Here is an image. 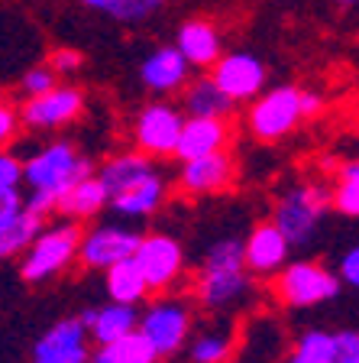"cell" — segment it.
I'll list each match as a JSON object with an SVG mask.
<instances>
[{
  "instance_id": "cell-1",
  "label": "cell",
  "mask_w": 359,
  "mask_h": 363,
  "mask_svg": "<svg viewBox=\"0 0 359 363\" xmlns=\"http://www.w3.org/2000/svg\"><path fill=\"white\" fill-rule=\"evenodd\" d=\"M94 175L91 159L68 140L36 146L23 156V185H26V208L33 214H59V201L75 189L81 179Z\"/></svg>"
},
{
  "instance_id": "cell-2",
  "label": "cell",
  "mask_w": 359,
  "mask_h": 363,
  "mask_svg": "<svg viewBox=\"0 0 359 363\" xmlns=\"http://www.w3.org/2000/svg\"><path fill=\"white\" fill-rule=\"evenodd\" d=\"M253 272L246 269L243 243L224 237L210 243L198 272L191 276V298L207 315H233L253 298Z\"/></svg>"
},
{
  "instance_id": "cell-3",
  "label": "cell",
  "mask_w": 359,
  "mask_h": 363,
  "mask_svg": "<svg viewBox=\"0 0 359 363\" xmlns=\"http://www.w3.org/2000/svg\"><path fill=\"white\" fill-rule=\"evenodd\" d=\"M195 311L198 302L178 292H162L152 295L146 308L139 311V331L149 337V344L159 350L162 360L181 354L188 347V340L195 334Z\"/></svg>"
},
{
  "instance_id": "cell-4",
  "label": "cell",
  "mask_w": 359,
  "mask_h": 363,
  "mask_svg": "<svg viewBox=\"0 0 359 363\" xmlns=\"http://www.w3.org/2000/svg\"><path fill=\"white\" fill-rule=\"evenodd\" d=\"M84 227L78 220H62V224L42 227V234L30 243V250L20 259V276L26 282H49L59 272H65L72 263H78Z\"/></svg>"
},
{
  "instance_id": "cell-5",
  "label": "cell",
  "mask_w": 359,
  "mask_h": 363,
  "mask_svg": "<svg viewBox=\"0 0 359 363\" xmlns=\"http://www.w3.org/2000/svg\"><path fill=\"white\" fill-rule=\"evenodd\" d=\"M304 117V91L295 84L266 88L253 104L246 107V130L259 143H278L292 136Z\"/></svg>"
},
{
  "instance_id": "cell-6",
  "label": "cell",
  "mask_w": 359,
  "mask_h": 363,
  "mask_svg": "<svg viewBox=\"0 0 359 363\" xmlns=\"http://www.w3.org/2000/svg\"><path fill=\"white\" fill-rule=\"evenodd\" d=\"M330 204H334V198H330V191L324 185L301 182V185H292L282 195H275L272 220L282 227V234L292 240V247H298V243H307L314 237L324 214L330 211Z\"/></svg>"
},
{
  "instance_id": "cell-7",
  "label": "cell",
  "mask_w": 359,
  "mask_h": 363,
  "mask_svg": "<svg viewBox=\"0 0 359 363\" xmlns=\"http://www.w3.org/2000/svg\"><path fill=\"white\" fill-rule=\"evenodd\" d=\"M340 286L343 279L317 259H295L272 279V298L282 302L285 308H314L337 298Z\"/></svg>"
},
{
  "instance_id": "cell-8",
  "label": "cell",
  "mask_w": 359,
  "mask_h": 363,
  "mask_svg": "<svg viewBox=\"0 0 359 363\" xmlns=\"http://www.w3.org/2000/svg\"><path fill=\"white\" fill-rule=\"evenodd\" d=\"M188 113L181 111V104L172 101H149L146 107H139L133 121V150L146 152L149 159H172L178 152V140L185 130Z\"/></svg>"
},
{
  "instance_id": "cell-9",
  "label": "cell",
  "mask_w": 359,
  "mask_h": 363,
  "mask_svg": "<svg viewBox=\"0 0 359 363\" xmlns=\"http://www.w3.org/2000/svg\"><path fill=\"white\" fill-rule=\"evenodd\" d=\"M142 243V230L130 224H98L88 227L81 237V250H78V263L84 269H110V266L123 263V259L136 257V250Z\"/></svg>"
},
{
  "instance_id": "cell-10",
  "label": "cell",
  "mask_w": 359,
  "mask_h": 363,
  "mask_svg": "<svg viewBox=\"0 0 359 363\" xmlns=\"http://www.w3.org/2000/svg\"><path fill=\"white\" fill-rule=\"evenodd\" d=\"M84 113V91L75 88V84H55L52 91H45L39 98H23L20 104V121L26 130H36V133H45V130H59L75 123Z\"/></svg>"
},
{
  "instance_id": "cell-11",
  "label": "cell",
  "mask_w": 359,
  "mask_h": 363,
  "mask_svg": "<svg viewBox=\"0 0 359 363\" xmlns=\"http://www.w3.org/2000/svg\"><path fill=\"white\" fill-rule=\"evenodd\" d=\"M136 259L146 272L152 295L175 292L178 282L185 279V250L172 234H142Z\"/></svg>"
},
{
  "instance_id": "cell-12",
  "label": "cell",
  "mask_w": 359,
  "mask_h": 363,
  "mask_svg": "<svg viewBox=\"0 0 359 363\" xmlns=\"http://www.w3.org/2000/svg\"><path fill=\"white\" fill-rule=\"evenodd\" d=\"M210 78H214L237 104H253L262 91H266L269 68H266V62L256 52H249V49H233V52H224L217 59V65L210 68Z\"/></svg>"
},
{
  "instance_id": "cell-13",
  "label": "cell",
  "mask_w": 359,
  "mask_h": 363,
  "mask_svg": "<svg viewBox=\"0 0 359 363\" xmlns=\"http://www.w3.org/2000/svg\"><path fill=\"white\" fill-rule=\"evenodd\" d=\"M91 331L84 318L55 321L33 347V363H91Z\"/></svg>"
},
{
  "instance_id": "cell-14",
  "label": "cell",
  "mask_w": 359,
  "mask_h": 363,
  "mask_svg": "<svg viewBox=\"0 0 359 363\" xmlns=\"http://www.w3.org/2000/svg\"><path fill=\"white\" fill-rule=\"evenodd\" d=\"M243 253H246V269L256 279H275L285 266L292 263V240L282 234V227L275 220H259L243 240Z\"/></svg>"
},
{
  "instance_id": "cell-15",
  "label": "cell",
  "mask_w": 359,
  "mask_h": 363,
  "mask_svg": "<svg viewBox=\"0 0 359 363\" xmlns=\"http://www.w3.org/2000/svg\"><path fill=\"white\" fill-rule=\"evenodd\" d=\"M237 179V159L230 150L214 152L204 159H188L178 169V191L185 198H210L227 191Z\"/></svg>"
},
{
  "instance_id": "cell-16",
  "label": "cell",
  "mask_w": 359,
  "mask_h": 363,
  "mask_svg": "<svg viewBox=\"0 0 359 363\" xmlns=\"http://www.w3.org/2000/svg\"><path fill=\"white\" fill-rule=\"evenodd\" d=\"M191 82V62L181 55L178 45H159L139 65V84L156 98L181 94Z\"/></svg>"
},
{
  "instance_id": "cell-17",
  "label": "cell",
  "mask_w": 359,
  "mask_h": 363,
  "mask_svg": "<svg viewBox=\"0 0 359 363\" xmlns=\"http://www.w3.org/2000/svg\"><path fill=\"white\" fill-rule=\"evenodd\" d=\"M239 347L237 325L230 315H207L201 328H195L188 340V363H230Z\"/></svg>"
},
{
  "instance_id": "cell-18",
  "label": "cell",
  "mask_w": 359,
  "mask_h": 363,
  "mask_svg": "<svg viewBox=\"0 0 359 363\" xmlns=\"http://www.w3.org/2000/svg\"><path fill=\"white\" fill-rule=\"evenodd\" d=\"M230 140H233L230 121H220V117H188L175 159L188 162V159L214 156V152L230 150Z\"/></svg>"
},
{
  "instance_id": "cell-19",
  "label": "cell",
  "mask_w": 359,
  "mask_h": 363,
  "mask_svg": "<svg viewBox=\"0 0 359 363\" xmlns=\"http://www.w3.org/2000/svg\"><path fill=\"white\" fill-rule=\"evenodd\" d=\"M169 179L162 172H152L146 175L142 182L130 185L127 191H120V195L110 198V211L123 220H146L152 214L162 211V204L169 201Z\"/></svg>"
},
{
  "instance_id": "cell-20",
  "label": "cell",
  "mask_w": 359,
  "mask_h": 363,
  "mask_svg": "<svg viewBox=\"0 0 359 363\" xmlns=\"http://www.w3.org/2000/svg\"><path fill=\"white\" fill-rule=\"evenodd\" d=\"M175 45L181 49V55H185L188 62H191V68H214L217 65V59L224 55V39H220V30L214 26L210 20H204V16H191V20H185L178 26V33H175Z\"/></svg>"
},
{
  "instance_id": "cell-21",
  "label": "cell",
  "mask_w": 359,
  "mask_h": 363,
  "mask_svg": "<svg viewBox=\"0 0 359 363\" xmlns=\"http://www.w3.org/2000/svg\"><path fill=\"white\" fill-rule=\"evenodd\" d=\"M181 111L188 117H220V121H230L233 111H237V101L207 72L201 78H191L188 88L181 91Z\"/></svg>"
},
{
  "instance_id": "cell-22",
  "label": "cell",
  "mask_w": 359,
  "mask_h": 363,
  "mask_svg": "<svg viewBox=\"0 0 359 363\" xmlns=\"http://www.w3.org/2000/svg\"><path fill=\"white\" fill-rule=\"evenodd\" d=\"M159 172L156 159H149L146 152L139 150H123V152H113L110 159H104L98 169L101 182L107 185V191L113 195H120V191H127L130 185H136V182H142L146 175Z\"/></svg>"
},
{
  "instance_id": "cell-23",
  "label": "cell",
  "mask_w": 359,
  "mask_h": 363,
  "mask_svg": "<svg viewBox=\"0 0 359 363\" xmlns=\"http://www.w3.org/2000/svg\"><path fill=\"white\" fill-rule=\"evenodd\" d=\"M81 318L94 344H110V340L127 337V334H133L139 328V308L120 302H107L104 308H88Z\"/></svg>"
},
{
  "instance_id": "cell-24",
  "label": "cell",
  "mask_w": 359,
  "mask_h": 363,
  "mask_svg": "<svg viewBox=\"0 0 359 363\" xmlns=\"http://www.w3.org/2000/svg\"><path fill=\"white\" fill-rule=\"evenodd\" d=\"M110 208V191H107V185L101 182V175H88V179H81L75 185V189L68 191L65 198L59 201V214L68 220H91L98 218L101 211H107Z\"/></svg>"
},
{
  "instance_id": "cell-25",
  "label": "cell",
  "mask_w": 359,
  "mask_h": 363,
  "mask_svg": "<svg viewBox=\"0 0 359 363\" xmlns=\"http://www.w3.org/2000/svg\"><path fill=\"white\" fill-rule=\"evenodd\" d=\"M104 286H107V298L120 305H142L146 298H152V289L146 282V272H142L136 257L110 266L104 272Z\"/></svg>"
},
{
  "instance_id": "cell-26",
  "label": "cell",
  "mask_w": 359,
  "mask_h": 363,
  "mask_svg": "<svg viewBox=\"0 0 359 363\" xmlns=\"http://www.w3.org/2000/svg\"><path fill=\"white\" fill-rule=\"evenodd\" d=\"M159 350L149 344V337L136 328L133 334L120 340H110V344H98L94 354H91V363H159Z\"/></svg>"
},
{
  "instance_id": "cell-27",
  "label": "cell",
  "mask_w": 359,
  "mask_h": 363,
  "mask_svg": "<svg viewBox=\"0 0 359 363\" xmlns=\"http://www.w3.org/2000/svg\"><path fill=\"white\" fill-rule=\"evenodd\" d=\"M169 0H81V7H88L91 13L107 16L113 23H123V26H136V23H146L165 7Z\"/></svg>"
},
{
  "instance_id": "cell-28",
  "label": "cell",
  "mask_w": 359,
  "mask_h": 363,
  "mask_svg": "<svg viewBox=\"0 0 359 363\" xmlns=\"http://www.w3.org/2000/svg\"><path fill=\"white\" fill-rule=\"evenodd\" d=\"M42 227H45V218L42 214H33L30 208H26V214H23L16 224L0 227V263H4V259H13V257H23V253L30 250V243L42 234Z\"/></svg>"
},
{
  "instance_id": "cell-29",
  "label": "cell",
  "mask_w": 359,
  "mask_h": 363,
  "mask_svg": "<svg viewBox=\"0 0 359 363\" xmlns=\"http://www.w3.org/2000/svg\"><path fill=\"white\" fill-rule=\"evenodd\" d=\"M282 363H334V331L324 328L301 331Z\"/></svg>"
},
{
  "instance_id": "cell-30",
  "label": "cell",
  "mask_w": 359,
  "mask_h": 363,
  "mask_svg": "<svg viewBox=\"0 0 359 363\" xmlns=\"http://www.w3.org/2000/svg\"><path fill=\"white\" fill-rule=\"evenodd\" d=\"M330 198H334V208L343 218H359V159H350L340 166Z\"/></svg>"
},
{
  "instance_id": "cell-31",
  "label": "cell",
  "mask_w": 359,
  "mask_h": 363,
  "mask_svg": "<svg viewBox=\"0 0 359 363\" xmlns=\"http://www.w3.org/2000/svg\"><path fill=\"white\" fill-rule=\"evenodd\" d=\"M59 82V72H55L49 62H39V65H30L26 72L20 75V91L23 98H39V94H45V91H52Z\"/></svg>"
},
{
  "instance_id": "cell-32",
  "label": "cell",
  "mask_w": 359,
  "mask_h": 363,
  "mask_svg": "<svg viewBox=\"0 0 359 363\" xmlns=\"http://www.w3.org/2000/svg\"><path fill=\"white\" fill-rule=\"evenodd\" d=\"M20 107L13 101L0 98V150H10L16 143V133H20Z\"/></svg>"
},
{
  "instance_id": "cell-33",
  "label": "cell",
  "mask_w": 359,
  "mask_h": 363,
  "mask_svg": "<svg viewBox=\"0 0 359 363\" xmlns=\"http://www.w3.org/2000/svg\"><path fill=\"white\" fill-rule=\"evenodd\" d=\"M26 214V191L0 189V227H10Z\"/></svg>"
},
{
  "instance_id": "cell-34",
  "label": "cell",
  "mask_w": 359,
  "mask_h": 363,
  "mask_svg": "<svg viewBox=\"0 0 359 363\" xmlns=\"http://www.w3.org/2000/svg\"><path fill=\"white\" fill-rule=\"evenodd\" d=\"M334 363H359V331L356 328L334 331Z\"/></svg>"
},
{
  "instance_id": "cell-35",
  "label": "cell",
  "mask_w": 359,
  "mask_h": 363,
  "mask_svg": "<svg viewBox=\"0 0 359 363\" xmlns=\"http://www.w3.org/2000/svg\"><path fill=\"white\" fill-rule=\"evenodd\" d=\"M23 185V156L13 150H0V189H20Z\"/></svg>"
},
{
  "instance_id": "cell-36",
  "label": "cell",
  "mask_w": 359,
  "mask_h": 363,
  "mask_svg": "<svg viewBox=\"0 0 359 363\" xmlns=\"http://www.w3.org/2000/svg\"><path fill=\"white\" fill-rule=\"evenodd\" d=\"M49 65L59 72V78H72L78 72V68L84 65V55L78 52V49H68V45H59V49H52V55H49Z\"/></svg>"
},
{
  "instance_id": "cell-37",
  "label": "cell",
  "mask_w": 359,
  "mask_h": 363,
  "mask_svg": "<svg viewBox=\"0 0 359 363\" xmlns=\"http://www.w3.org/2000/svg\"><path fill=\"white\" fill-rule=\"evenodd\" d=\"M337 276L343 279V286H350V289H356L359 292V243H353L343 257H340Z\"/></svg>"
},
{
  "instance_id": "cell-38",
  "label": "cell",
  "mask_w": 359,
  "mask_h": 363,
  "mask_svg": "<svg viewBox=\"0 0 359 363\" xmlns=\"http://www.w3.org/2000/svg\"><path fill=\"white\" fill-rule=\"evenodd\" d=\"M324 111V98L317 94V91H311V88H304V117L311 121V117H317V113Z\"/></svg>"
},
{
  "instance_id": "cell-39",
  "label": "cell",
  "mask_w": 359,
  "mask_h": 363,
  "mask_svg": "<svg viewBox=\"0 0 359 363\" xmlns=\"http://www.w3.org/2000/svg\"><path fill=\"white\" fill-rule=\"evenodd\" d=\"M343 7H359V0H340Z\"/></svg>"
}]
</instances>
